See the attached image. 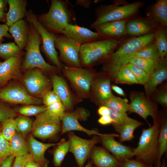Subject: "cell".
I'll return each mask as SVG.
<instances>
[{"instance_id":"d4e9b609","label":"cell","mask_w":167,"mask_h":167,"mask_svg":"<svg viewBox=\"0 0 167 167\" xmlns=\"http://www.w3.org/2000/svg\"><path fill=\"white\" fill-rule=\"evenodd\" d=\"M90 158L96 167H119L120 162L103 147L94 146Z\"/></svg>"},{"instance_id":"f35d334b","label":"cell","mask_w":167,"mask_h":167,"mask_svg":"<svg viewBox=\"0 0 167 167\" xmlns=\"http://www.w3.org/2000/svg\"><path fill=\"white\" fill-rule=\"evenodd\" d=\"M15 119L16 132L20 134L24 138L32 131L33 121L28 117L20 115Z\"/></svg>"},{"instance_id":"2e32d148","label":"cell","mask_w":167,"mask_h":167,"mask_svg":"<svg viewBox=\"0 0 167 167\" xmlns=\"http://www.w3.org/2000/svg\"><path fill=\"white\" fill-rule=\"evenodd\" d=\"M110 78L96 73L91 84L89 97L101 106L113 95Z\"/></svg>"},{"instance_id":"be15d7a7","label":"cell","mask_w":167,"mask_h":167,"mask_svg":"<svg viewBox=\"0 0 167 167\" xmlns=\"http://www.w3.org/2000/svg\"><path fill=\"white\" fill-rule=\"evenodd\" d=\"M93 163L92 161L90 159H89L86 165L83 167H93Z\"/></svg>"},{"instance_id":"ba28073f","label":"cell","mask_w":167,"mask_h":167,"mask_svg":"<svg viewBox=\"0 0 167 167\" xmlns=\"http://www.w3.org/2000/svg\"><path fill=\"white\" fill-rule=\"evenodd\" d=\"M26 20L31 23L40 35L42 41V49L48 59L59 71L64 66L59 61L58 52L56 49L55 42L57 35L48 31L38 21L37 16L32 11H27Z\"/></svg>"},{"instance_id":"836d02e7","label":"cell","mask_w":167,"mask_h":167,"mask_svg":"<svg viewBox=\"0 0 167 167\" xmlns=\"http://www.w3.org/2000/svg\"><path fill=\"white\" fill-rule=\"evenodd\" d=\"M128 100L113 95L101 106H104L109 109L116 112L126 113L128 111L129 105Z\"/></svg>"},{"instance_id":"8fae6325","label":"cell","mask_w":167,"mask_h":167,"mask_svg":"<svg viewBox=\"0 0 167 167\" xmlns=\"http://www.w3.org/2000/svg\"><path fill=\"white\" fill-rule=\"evenodd\" d=\"M70 144L69 151L72 153L78 167H83L90 158L93 147L100 142L99 136L94 135L90 139H84L76 135L72 131L67 134Z\"/></svg>"},{"instance_id":"f907efd6","label":"cell","mask_w":167,"mask_h":167,"mask_svg":"<svg viewBox=\"0 0 167 167\" xmlns=\"http://www.w3.org/2000/svg\"><path fill=\"white\" fill-rule=\"evenodd\" d=\"M9 27L6 24H0V44L3 40L4 37L12 38V36L9 33Z\"/></svg>"},{"instance_id":"9f6ffc18","label":"cell","mask_w":167,"mask_h":167,"mask_svg":"<svg viewBox=\"0 0 167 167\" xmlns=\"http://www.w3.org/2000/svg\"><path fill=\"white\" fill-rule=\"evenodd\" d=\"M97 112L101 116L109 115V109L104 106H101L98 109Z\"/></svg>"},{"instance_id":"74e56055","label":"cell","mask_w":167,"mask_h":167,"mask_svg":"<svg viewBox=\"0 0 167 167\" xmlns=\"http://www.w3.org/2000/svg\"><path fill=\"white\" fill-rule=\"evenodd\" d=\"M133 56L158 61L161 58L158 50L155 43L153 42L144 47Z\"/></svg>"},{"instance_id":"681fc988","label":"cell","mask_w":167,"mask_h":167,"mask_svg":"<svg viewBox=\"0 0 167 167\" xmlns=\"http://www.w3.org/2000/svg\"><path fill=\"white\" fill-rule=\"evenodd\" d=\"M31 159L32 157L29 153L15 157L11 167H25L27 163Z\"/></svg>"},{"instance_id":"ab89813d","label":"cell","mask_w":167,"mask_h":167,"mask_svg":"<svg viewBox=\"0 0 167 167\" xmlns=\"http://www.w3.org/2000/svg\"><path fill=\"white\" fill-rule=\"evenodd\" d=\"M0 132L3 137L9 141L16 132V124L14 118L5 119L1 122Z\"/></svg>"},{"instance_id":"bcb514c9","label":"cell","mask_w":167,"mask_h":167,"mask_svg":"<svg viewBox=\"0 0 167 167\" xmlns=\"http://www.w3.org/2000/svg\"><path fill=\"white\" fill-rule=\"evenodd\" d=\"M109 116L112 120V125L121 124L130 118L126 113L118 112L109 109Z\"/></svg>"},{"instance_id":"f546056e","label":"cell","mask_w":167,"mask_h":167,"mask_svg":"<svg viewBox=\"0 0 167 167\" xmlns=\"http://www.w3.org/2000/svg\"><path fill=\"white\" fill-rule=\"evenodd\" d=\"M152 15L153 19L163 27L167 26V0H157L152 7Z\"/></svg>"},{"instance_id":"7bdbcfd3","label":"cell","mask_w":167,"mask_h":167,"mask_svg":"<svg viewBox=\"0 0 167 167\" xmlns=\"http://www.w3.org/2000/svg\"><path fill=\"white\" fill-rule=\"evenodd\" d=\"M126 65L134 74L138 84L144 85L147 81L149 75L145 71L131 63Z\"/></svg>"},{"instance_id":"c3c4849f","label":"cell","mask_w":167,"mask_h":167,"mask_svg":"<svg viewBox=\"0 0 167 167\" xmlns=\"http://www.w3.org/2000/svg\"><path fill=\"white\" fill-rule=\"evenodd\" d=\"M119 167H150L142 162L136 159H126L120 162Z\"/></svg>"},{"instance_id":"816d5d0a","label":"cell","mask_w":167,"mask_h":167,"mask_svg":"<svg viewBox=\"0 0 167 167\" xmlns=\"http://www.w3.org/2000/svg\"><path fill=\"white\" fill-rule=\"evenodd\" d=\"M156 101L161 105H167V93L166 92H163L160 94L156 98Z\"/></svg>"},{"instance_id":"680465c9","label":"cell","mask_w":167,"mask_h":167,"mask_svg":"<svg viewBox=\"0 0 167 167\" xmlns=\"http://www.w3.org/2000/svg\"><path fill=\"white\" fill-rule=\"evenodd\" d=\"M25 167H41L39 165L35 162H34L32 159L29 161L26 164Z\"/></svg>"},{"instance_id":"5b68a950","label":"cell","mask_w":167,"mask_h":167,"mask_svg":"<svg viewBox=\"0 0 167 167\" xmlns=\"http://www.w3.org/2000/svg\"><path fill=\"white\" fill-rule=\"evenodd\" d=\"M114 2L113 4L101 5L96 8V18L90 25L91 28H94L107 22L129 20L138 13L143 4L139 1L131 3L122 0Z\"/></svg>"},{"instance_id":"e0dca14e","label":"cell","mask_w":167,"mask_h":167,"mask_svg":"<svg viewBox=\"0 0 167 167\" xmlns=\"http://www.w3.org/2000/svg\"><path fill=\"white\" fill-rule=\"evenodd\" d=\"M63 34L75 40L81 45L104 38L97 32L79 26L77 24H67Z\"/></svg>"},{"instance_id":"9a60e30c","label":"cell","mask_w":167,"mask_h":167,"mask_svg":"<svg viewBox=\"0 0 167 167\" xmlns=\"http://www.w3.org/2000/svg\"><path fill=\"white\" fill-rule=\"evenodd\" d=\"M99 136L103 147L111 153L119 162L135 156L133 148L115 139V137H119L118 134H103Z\"/></svg>"},{"instance_id":"e7e4bbea","label":"cell","mask_w":167,"mask_h":167,"mask_svg":"<svg viewBox=\"0 0 167 167\" xmlns=\"http://www.w3.org/2000/svg\"><path fill=\"white\" fill-rule=\"evenodd\" d=\"M93 167H96V166L94 165Z\"/></svg>"},{"instance_id":"30bf717a","label":"cell","mask_w":167,"mask_h":167,"mask_svg":"<svg viewBox=\"0 0 167 167\" xmlns=\"http://www.w3.org/2000/svg\"><path fill=\"white\" fill-rule=\"evenodd\" d=\"M55 46L59 51L58 57L60 62L67 66L82 67L79 57L81 45L79 43L62 34L57 35Z\"/></svg>"},{"instance_id":"83f0119b","label":"cell","mask_w":167,"mask_h":167,"mask_svg":"<svg viewBox=\"0 0 167 167\" xmlns=\"http://www.w3.org/2000/svg\"><path fill=\"white\" fill-rule=\"evenodd\" d=\"M143 124L142 122L130 117L121 124L112 125L116 131L119 134V142L122 143L134 139L135 131Z\"/></svg>"},{"instance_id":"f1b7e54d","label":"cell","mask_w":167,"mask_h":167,"mask_svg":"<svg viewBox=\"0 0 167 167\" xmlns=\"http://www.w3.org/2000/svg\"><path fill=\"white\" fill-rule=\"evenodd\" d=\"M9 142L11 155L15 157L29 153L28 142L19 133L16 132Z\"/></svg>"},{"instance_id":"d6a6232c","label":"cell","mask_w":167,"mask_h":167,"mask_svg":"<svg viewBox=\"0 0 167 167\" xmlns=\"http://www.w3.org/2000/svg\"><path fill=\"white\" fill-rule=\"evenodd\" d=\"M113 78L117 84H131L138 83L134 74L126 65L121 66Z\"/></svg>"},{"instance_id":"ac0fdd59","label":"cell","mask_w":167,"mask_h":167,"mask_svg":"<svg viewBox=\"0 0 167 167\" xmlns=\"http://www.w3.org/2000/svg\"><path fill=\"white\" fill-rule=\"evenodd\" d=\"M130 113H135L147 121V118L151 116L153 120L158 119L156 108L145 98L139 96H135L129 104Z\"/></svg>"},{"instance_id":"03108f58","label":"cell","mask_w":167,"mask_h":167,"mask_svg":"<svg viewBox=\"0 0 167 167\" xmlns=\"http://www.w3.org/2000/svg\"><path fill=\"white\" fill-rule=\"evenodd\" d=\"M1 90L0 89V92H1Z\"/></svg>"},{"instance_id":"f6af8a7d","label":"cell","mask_w":167,"mask_h":167,"mask_svg":"<svg viewBox=\"0 0 167 167\" xmlns=\"http://www.w3.org/2000/svg\"><path fill=\"white\" fill-rule=\"evenodd\" d=\"M16 116V112L14 109L6 103L0 100V122L9 118H14Z\"/></svg>"},{"instance_id":"4fadbf2b","label":"cell","mask_w":167,"mask_h":167,"mask_svg":"<svg viewBox=\"0 0 167 167\" xmlns=\"http://www.w3.org/2000/svg\"><path fill=\"white\" fill-rule=\"evenodd\" d=\"M23 85L32 96L38 98L50 90L49 80L40 69L35 68L25 71L22 78Z\"/></svg>"},{"instance_id":"277c9868","label":"cell","mask_w":167,"mask_h":167,"mask_svg":"<svg viewBox=\"0 0 167 167\" xmlns=\"http://www.w3.org/2000/svg\"><path fill=\"white\" fill-rule=\"evenodd\" d=\"M159 119L153 120L152 125L143 129L138 145L133 148L135 159L149 166H158Z\"/></svg>"},{"instance_id":"8d00e7d4","label":"cell","mask_w":167,"mask_h":167,"mask_svg":"<svg viewBox=\"0 0 167 167\" xmlns=\"http://www.w3.org/2000/svg\"><path fill=\"white\" fill-rule=\"evenodd\" d=\"M154 40L161 58H165L167 54V36L163 28H161L157 30L155 33Z\"/></svg>"},{"instance_id":"f5cc1de1","label":"cell","mask_w":167,"mask_h":167,"mask_svg":"<svg viewBox=\"0 0 167 167\" xmlns=\"http://www.w3.org/2000/svg\"><path fill=\"white\" fill-rule=\"evenodd\" d=\"M99 123L103 125H105L112 123V121L109 115L101 116L98 120Z\"/></svg>"},{"instance_id":"d6986e66","label":"cell","mask_w":167,"mask_h":167,"mask_svg":"<svg viewBox=\"0 0 167 167\" xmlns=\"http://www.w3.org/2000/svg\"><path fill=\"white\" fill-rule=\"evenodd\" d=\"M53 91L64 105L66 112L72 111L74 99L68 85L61 77L54 74L51 77Z\"/></svg>"},{"instance_id":"7a4b0ae2","label":"cell","mask_w":167,"mask_h":167,"mask_svg":"<svg viewBox=\"0 0 167 167\" xmlns=\"http://www.w3.org/2000/svg\"><path fill=\"white\" fill-rule=\"evenodd\" d=\"M155 33H151L127 39L118 46L109 59L103 63L102 69L113 77L119 68L129 63V58L144 47L153 42Z\"/></svg>"},{"instance_id":"7402d4cb","label":"cell","mask_w":167,"mask_h":167,"mask_svg":"<svg viewBox=\"0 0 167 167\" xmlns=\"http://www.w3.org/2000/svg\"><path fill=\"white\" fill-rule=\"evenodd\" d=\"M127 20L110 22L101 24L94 29L104 38L117 39L126 34V24Z\"/></svg>"},{"instance_id":"52a82bcc","label":"cell","mask_w":167,"mask_h":167,"mask_svg":"<svg viewBox=\"0 0 167 167\" xmlns=\"http://www.w3.org/2000/svg\"><path fill=\"white\" fill-rule=\"evenodd\" d=\"M62 70L79 96L83 98L89 97L91 84L96 73L92 67L66 66Z\"/></svg>"},{"instance_id":"b9f144b4","label":"cell","mask_w":167,"mask_h":167,"mask_svg":"<svg viewBox=\"0 0 167 167\" xmlns=\"http://www.w3.org/2000/svg\"><path fill=\"white\" fill-rule=\"evenodd\" d=\"M46 107V111L49 115L61 120L66 112L61 101H56Z\"/></svg>"},{"instance_id":"7dc6e473","label":"cell","mask_w":167,"mask_h":167,"mask_svg":"<svg viewBox=\"0 0 167 167\" xmlns=\"http://www.w3.org/2000/svg\"><path fill=\"white\" fill-rule=\"evenodd\" d=\"M41 97L42 102L46 107L56 101H60L58 97L53 91L50 90L45 92Z\"/></svg>"},{"instance_id":"94428289","label":"cell","mask_w":167,"mask_h":167,"mask_svg":"<svg viewBox=\"0 0 167 167\" xmlns=\"http://www.w3.org/2000/svg\"><path fill=\"white\" fill-rule=\"evenodd\" d=\"M6 13L4 12L0 11V21L5 22L6 21Z\"/></svg>"},{"instance_id":"11a10c76","label":"cell","mask_w":167,"mask_h":167,"mask_svg":"<svg viewBox=\"0 0 167 167\" xmlns=\"http://www.w3.org/2000/svg\"><path fill=\"white\" fill-rule=\"evenodd\" d=\"M15 158L12 155L10 156L3 162L0 167H11Z\"/></svg>"},{"instance_id":"603a6c76","label":"cell","mask_w":167,"mask_h":167,"mask_svg":"<svg viewBox=\"0 0 167 167\" xmlns=\"http://www.w3.org/2000/svg\"><path fill=\"white\" fill-rule=\"evenodd\" d=\"M167 78V64L166 58H161L157 67L151 74L147 81L144 84L146 96H149L157 86Z\"/></svg>"},{"instance_id":"484cf974","label":"cell","mask_w":167,"mask_h":167,"mask_svg":"<svg viewBox=\"0 0 167 167\" xmlns=\"http://www.w3.org/2000/svg\"><path fill=\"white\" fill-rule=\"evenodd\" d=\"M29 27V24L23 19L9 27L8 32L14 38L16 45L22 50L25 49L28 43Z\"/></svg>"},{"instance_id":"7c38bea8","label":"cell","mask_w":167,"mask_h":167,"mask_svg":"<svg viewBox=\"0 0 167 167\" xmlns=\"http://www.w3.org/2000/svg\"><path fill=\"white\" fill-rule=\"evenodd\" d=\"M0 100L14 104L38 105L42 99L31 95L23 85L19 83L8 84L1 90Z\"/></svg>"},{"instance_id":"d590c367","label":"cell","mask_w":167,"mask_h":167,"mask_svg":"<svg viewBox=\"0 0 167 167\" xmlns=\"http://www.w3.org/2000/svg\"><path fill=\"white\" fill-rule=\"evenodd\" d=\"M22 50L14 42L0 44V57L6 60L12 57H20Z\"/></svg>"},{"instance_id":"db71d44e","label":"cell","mask_w":167,"mask_h":167,"mask_svg":"<svg viewBox=\"0 0 167 167\" xmlns=\"http://www.w3.org/2000/svg\"><path fill=\"white\" fill-rule=\"evenodd\" d=\"M92 1L90 0H77L76 5L84 7L85 9H88L91 6Z\"/></svg>"},{"instance_id":"44dd1931","label":"cell","mask_w":167,"mask_h":167,"mask_svg":"<svg viewBox=\"0 0 167 167\" xmlns=\"http://www.w3.org/2000/svg\"><path fill=\"white\" fill-rule=\"evenodd\" d=\"M21 58L12 57L0 62V85H5L11 79L19 76L21 73Z\"/></svg>"},{"instance_id":"6f0895ef","label":"cell","mask_w":167,"mask_h":167,"mask_svg":"<svg viewBox=\"0 0 167 167\" xmlns=\"http://www.w3.org/2000/svg\"><path fill=\"white\" fill-rule=\"evenodd\" d=\"M112 89L117 93L122 96H124L125 94L124 91L122 88L116 85H112Z\"/></svg>"},{"instance_id":"60d3db41","label":"cell","mask_w":167,"mask_h":167,"mask_svg":"<svg viewBox=\"0 0 167 167\" xmlns=\"http://www.w3.org/2000/svg\"><path fill=\"white\" fill-rule=\"evenodd\" d=\"M22 115L28 117L36 116L46 110V107L34 105H24L14 109Z\"/></svg>"},{"instance_id":"ee69618b","label":"cell","mask_w":167,"mask_h":167,"mask_svg":"<svg viewBox=\"0 0 167 167\" xmlns=\"http://www.w3.org/2000/svg\"><path fill=\"white\" fill-rule=\"evenodd\" d=\"M11 155L9 142L0 132V167L3 162Z\"/></svg>"},{"instance_id":"6125c7cd","label":"cell","mask_w":167,"mask_h":167,"mask_svg":"<svg viewBox=\"0 0 167 167\" xmlns=\"http://www.w3.org/2000/svg\"><path fill=\"white\" fill-rule=\"evenodd\" d=\"M150 166V167H167L165 158L163 159L162 162H161V164L160 165L156 167L152 166Z\"/></svg>"},{"instance_id":"cb8c5ba5","label":"cell","mask_w":167,"mask_h":167,"mask_svg":"<svg viewBox=\"0 0 167 167\" xmlns=\"http://www.w3.org/2000/svg\"><path fill=\"white\" fill-rule=\"evenodd\" d=\"M156 22L154 19H134L126 21V34L134 36H139L150 33L156 26Z\"/></svg>"},{"instance_id":"91938a15","label":"cell","mask_w":167,"mask_h":167,"mask_svg":"<svg viewBox=\"0 0 167 167\" xmlns=\"http://www.w3.org/2000/svg\"><path fill=\"white\" fill-rule=\"evenodd\" d=\"M6 3L7 0H0V11L4 12Z\"/></svg>"},{"instance_id":"003e7915","label":"cell","mask_w":167,"mask_h":167,"mask_svg":"<svg viewBox=\"0 0 167 167\" xmlns=\"http://www.w3.org/2000/svg\"></svg>"},{"instance_id":"5bb4252c","label":"cell","mask_w":167,"mask_h":167,"mask_svg":"<svg viewBox=\"0 0 167 167\" xmlns=\"http://www.w3.org/2000/svg\"><path fill=\"white\" fill-rule=\"evenodd\" d=\"M88 111L83 108H78L74 111L66 112L61 119L62 129L61 135L72 131H82L89 136L92 135L100 136L103 134L100 133L96 129L90 130L84 128L79 120L85 121L89 116Z\"/></svg>"},{"instance_id":"3957f363","label":"cell","mask_w":167,"mask_h":167,"mask_svg":"<svg viewBox=\"0 0 167 167\" xmlns=\"http://www.w3.org/2000/svg\"><path fill=\"white\" fill-rule=\"evenodd\" d=\"M117 40L104 38L81 45L79 57L82 67L91 68L104 63L119 45Z\"/></svg>"},{"instance_id":"6da1fadb","label":"cell","mask_w":167,"mask_h":167,"mask_svg":"<svg viewBox=\"0 0 167 167\" xmlns=\"http://www.w3.org/2000/svg\"><path fill=\"white\" fill-rule=\"evenodd\" d=\"M73 7L67 0H51L48 12L37 16V19L49 32L62 34L67 24H76Z\"/></svg>"},{"instance_id":"4316f807","label":"cell","mask_w":167,"mask_h":167,"mask_svg":"<svg viewBox=\"0 0 167 167\" xmlns=\"http://www.w3.org/2000/svg\"><path fill=\"white\" fill-rule=\"evenodd\" d=\"M7 2L9 9L6 13L5 24L9 27L26 16L27 3L25 0H7Z\"/></svg>"},{"instance_id":"e575fe53","label":"cell","mask_w":167,"mask_h":167,"mask_svg":"<svg viewBox=\"0 0 167 167\" xmlns=\"http://www.w3.org/2000/svg\"><path fill=\"white\" fill-rule=\"evenodd\" d=\"M129 63L143 70L150 75L157 67L158 61L133 56L129 58Z\"/></svg>"},{"instance_id":"9c48e42d","label":"cell","mask_w":167,"mask_h":167,"mask_svg":"<svg viewBox=\"0 0 167 167\" xmlns=\"http://www.w3.org/2000/svg\"><path fill=\"white\" fill-rule=\"evenodd\" d=\"M35 116L31 131L33 137L45 139L53 138L61 133L60 119L50 116L46 110Z\"/></svg>"},{"instance_id":"1f68e13d","label":"cell","mask_w":167,"mask_h":167,"mask_svg":"<svg viewBox=\"0 0 167 167\" xmlns=\"http://www.w3.org/2000/svg\"><path fill=\"white\" fill-rule=\"evenodd\" d=\"M70 144L68 140L63 138L56 145L53 152V163L55 167H60L67 152L69 151Z\"/></svg>"},{"instance_id":"4dcf8cb0","label":"cell","mask_w":167,"mask_h":167,"mask_svg":"<svg viewBox=\"0 0 167 167\" xmlns=\"http://www.w3.org/2000/svg\"><path fill=\"white\" fill-rule=\"evenodd\" d=\"M158 166L161 164V159L167 152V120L165 118L160 120V127L158 136Z\"/></svg>"},{"instance_id":"8992f818","label":"cell","mask_w":167,"mask_h":167,"mask_svg":"<svg viewBox=\"0 0 167 167\" xmlns=\"http://www.w3.org/2000/svg\"><path fill=\"white\" fill-rule=\"evenodd\" d=\"M28 23L29 27L28 42L24 49L26 51L21 69L26 71L37 68L44 73H54L59 71L56 66L47 63L43 58L40 48L42 44L41 36L33 25Z\"/></svg>"},{"instance_id":"ffe728a7","label":"cell","mask_w":167,"mask_h":167,"mask_svg":"<svg viewBox=\"0 0 167 167\" xmlns=\"http://www.w3.org/2000/svg\"><path fill=\"white\" fill-rule=\"evenodd\" d=\"M29 153L32 161L41 167H48L49 161L45 156L46 151L49 148L57 145V143H44L39 142L32 135L28 138Z\"/></svg>"}]
</instances>
